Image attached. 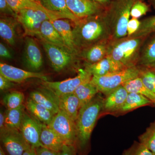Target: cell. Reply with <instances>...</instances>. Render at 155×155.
<instances>
[{
  "instance_id": "obj_10",
  "label": "cell",
  "mask_w": 155,
  "mask_h": 155,
  "mask_svg": "<svg viewBox=\"0 0 155 155\" xmlns=\"http://www.w3.org/2000/svg\"><path fill=\"white\" fill-rule=\"evenodd\" d=\"M0 132L1 141L10 155H22L31 147L19 130L5 128Z\"/></svg>"
},
{
  "instance_id": "obj_11",
  "label": "cell",
  "mask_w": 155,
  "mask_h": 155,
  "mask_svg": "<svg viewBox=\"0 0 155 155\" xmlns=\"http://www.w3.org/2000/svg\"><path fill=\"white\" fill-rule=\"evenodd\" d=\"M42 123L24 112L19 131L32 147H43L40 140Z\"/></svg>"
},
{
  "instance_id": "obj_16",
  "label": "cell",
  "mask_w": 155,
  "mask_h": 155,
  "mask_svg": "<svg viewBox=\"0 0 155 155\" xmlns=\"http://www.w3.org/2000/svg\"><path fill=\"white\" fill-rule=\"evenodd\" d=\"M128 92L123 85H121L106 95L104 99L103 110L116 112L120 110L125 102Z\"/></svg>"
},
{
  "instance_id": "obj_21",
  "label": "cell",
  "mask_w": 155,
  "mask_h": 155,
  "mask_svg": "<svg viewBox=\"0 0 155 155\" xmlns=\"http://www.w3.org/2000/svg\"><path fill=\"white\" fill-rule=\"evenodd\" d=\"M40 140L43 146L57 153H60L66 144L54 130L42 123Z\"/></svg>"
},
{
  "instance_id": "obj_49",
  "label": "cell",
  "mask_w": 155,
  "mask_h": 155,
  "mask_svg": "<svg viewBox=\"0 0 155 155\" xmlns=\"http://www.w3.org/2000/svg\"><path fill=\"white\" fill-rule=\"evenodd\" d=\"M153 72L155 73V65L154 66H153Z\"/></svg>"
},
{
  "instance_id": "obj_19",
  "label": "cell",
  "mask_w": 155,
  "mask_h": 155,
  "mask_svg": "<svg viewBox=\"0 0 155 155\" xmlns=\"http://www.w3.org/2000/svg\"><path fill=\"white\" fill-rule=\"evenodd\" d=\"M37 37L41 41H44L70 50L66 45L61 35L55 28L50 19L45 20L43 22Z\"/></svg>"
},
{
  "instance_id": "obj_2",
  "label": "cell",
  "mask_w": 155,
  "mask_h": 155,
  "mask_svg": "<svg viewBox=\"0 0 155 155\" xmlns=\"http://www.w3.org/2000/svg\"><path fill=\"white\" fill-rule=\"evenodd\" d=\"M104 99L97 94L90 102L81 107L76 119L77 142L81 149L86 146L100 112L103 110Z\"/></svg>"
},
{
  "instance_id": "obj_35",
  "label": "cell",
  "mask_w": 155,
  "mask_h": 155,
  "mask_svg": "<svg viewBox=\"0 0 155 155\" xmlns=\"http://www.w3.org/2000/svg\"><path fill=\"white\" fill-rule=\"evenodd\" d=\"M122 155H154L140 142H134L129 148L123 151Z\"/></svg>"
},
{
  "instance_id": "obj_36",
  "label": "cell",
  "mask_w": 155,
  "mask_h": 155,
  "mask_svg": "<svg viewBox=\"0 0 155 155\" xmlns=\"http://www.w3.org/2000/svg\"><path fill=\"white\" fill-rule=\"evenodd\" d=\"M149 10L148 6L141 0H137L130 11V16L132 18H138L145 15Z\"/></svg>"
},
{
  "instance_id": "obj_26",
  "label": "cell",
  "mask_w": 155,
  "mask_h": 155,
  "mask_svg": "<svg viewBox=\"0 0 155 155\" xmlns=\"http://www.w3.org/2000/svg\"><path fill=\"white\" fill-rule=\"evenodd\" d=\"M11 8L17 14L22 9L31 8L37 9L44 11L49 15L54 20L58 19H63L64 17L60 14L51 12L45 9L41 4L35 2L31 0H7Z\"/></svg>"
},
{
  "instance_id": "obj_4",
  "label": "cell",
  "mask_w": 155,
  "mask_h": 155,
  "mask_svg": "<svg viewBox=\"0 0 155 155\" xmlns=\"http://www.w3.org/2000/svg\"><path fill=\"white\" fill-rule=\"evenodd\" d=\"M137 0H115L112 2L106 14L110 29L111 41L127 37V25L130 20V11Z\"/></svg>"
},
{
  "instance_id": "obj_20",
  "label": "cell",
  "mask_w": 155,
  "mask_h": 155,
  "mask_svg": "<svg viewBox=\"0 0 155 155\" xmlns=\"http://www.w3.org/2000/svg\"><path fill=\"white\" fill-rule=\"evenodd\" d=\"M70 19H58L51 20L55 28L61 35L66 45L72 53L79 56V52L75 47L73 38V28Z\"/></svg>"
},
{
  "instance_id": "obj_22",
  "label": "cell",
  "mask_w": 155,
  "mask_h": 155,
  "mask_svg": "<svg viewBox=\"0 0 155 155\" xmlns=\"http://www.w3.org/2000/svg\"><path fill=\"white\" fill-rule=\"evenodd\" d=\"M59 99L60 110L63 111L76 121L80 109V101L76 95L73 93L61 96Z\"/></svg>"
},
{
  "instance_id": "obj_14",
  "label": "cell",
  "mask_w": 155,
  "mask_h": 155,
  "mask_svg": "<svg viewBox=\"0 0 155 155\" xmlns=\"http://www.w3.org/2000/svg\"><path fill=\"white\" fill-rule=\"evenodd\" d=\"M0 75L16 83H20L31 78H38L43 81H48L47 77L43 73L26 71L2 63L0 64Z\"/></svg>"
},
{
  "instance_id": "obj_47",
  "label": "cell",
  "mask_w": 155,
  "mask_h": 155,
  "mask_svg": "<svg viewBox=\"0 0 155 155\" xmlns=\"http://www.w3.org/2000/svg\"><path fill=\"white\" fill-rule=\"evenodd\" d=\"M31 1H33V2H35L39 3L40 4V0H31Z\"/></svg>"
},
{
  "instance_id": "obj_32",
  "label": "cell",
  "mask_w": 155,
  "mask_h": 155,
  "mask_svg": "<svg viewBox=\"0 0 155 155\" xmlns=\"http://www.w3.org/2000/svg\"><path fill=\"white\" fill-rule=\"evenodd\" d=\"M155 32V16L148 17L142 20L138 30L132 36L127 38H146Z\"/></svg>"
},
{
  "instance_id": "obj_17",
  "label": "cell",
  "mask_w": 155,
  "mask_h": 155,
  "mask_svg": "<svg viewBox=\"0 0 155 155\" xmlns=\"http://www.w3.org/2000/svg\"><path fill=\"white\" fill-rule=\"evenodd\" d=\"M110 41L99 43L81 50L79 57L85 61L86 64H93L101 61L107 55Z\"/></svg>"
},
{
  "instance_id": "obj_18",
  "label": "cell",
  "mask_w": 155,
  "mask_h": 155,
  "mask_svg": "<svg viewBox=\"0 0 155 155\" xmlns=\"http://www.w3.org/2000/svg\"><path fill=\"white\" fill-rule=\"evenodd\" d=\"M85 69L92 76H102L125 69L119 66L110 56L107 55L97 63L85 64Z\"/></svg>"
},
{
  "instance_id": "obj_40",
  "label": "cell",
  "mask_w": 155,
  "mask_h": 155,
  "mask_svg": "<svg viewBox=\"0 0 155 155\" xmlns=\"http://www.w3.org/2000/svg\"><path fill=\"white\" fill-rule=\"evenodd\" d=\"M0 56L1 58L5 59H12V55L8 48L4 44L0 43Z\"/></svg>"
},
{
  "instance_id": "obj_13",
  "label": "cell",
  "mask_w": 155,
  "mask_h": 155,
  "mask_svg": "<svg viewBox=\"0 0 155 155\" xmlns=\"http://www.w3.org/2000/svg\"><path fill=\"white\" fill-rule=\"evenodd\" d=\"M23 54L24 63L31 71L36 72L41 68L43 63L41 51L31 37L27 36L25 38Z\"/></svg>"
},
{
  "instance_id": "obj_27",
  "label": "cell",
  "mask_w": 155,
  "mask_h": 155,
  "mask_svg": "<svg viewBox=\"0 0 155 155\" xmlns=\"http://www.w3.org/2000/svg\"><path fill=\"white\" fill-rule=\"evenodd\" d=\"M99 92L96 86L91 82L86 81L79 85L74 93L79 100L80 108L90 102Z\"/></svg>"
},
{
  "instance_id": "obj_5",
  "label": "cell",
  "mask_w": 155,
  "mask_h": 155,
  "mask_svg": "<svg viewBox=\"0 0 155 155\" xmlns=\"http://www.w3.org/2000/svg\"><path fill=\"white\" fill-rule=\"evenodd\" d=\"M140 71V69L134 66L102 76H92L91 81L100 92L107 95L128 81L139 76Z\"/></svg>"
},
{
  "instance_id": "obj_15",
  "label": "cell",
  "mask_w": 155,
  "mask_h": 155,
  "mask_svg": "<svg viewBox=\"0 0 155 155\" xmlns=\"http://www.w3.org/2000/svg\"><path fill=\"white\" fill-rule=\"evenodd\" d=\"M29 97L35 102L48 109L54 114H58L60 111L59 97L44 86L43 88L31 92Z\"/></svg>"
},
{
  "instance_id": "obj_31",
  "label": "cell",
  "mask_w": 155,
  "mask_h": 155,
  "mask_svg": "<svg viewBox=\"0 0 155 155\" xmlns=\"http://www.w3.org/2000/svg\"><path fill=\"white\" fill-rule=\"evenodd\" d=\"M138 63L147 67H153L155 65V36L145 46L140 55Z\"/></svg>"
},
{
  "instance_id": "obj_28",
  "label": "cell",
  "mask_w": 155,
  "mask_h": 155,
  "mask_svg": "<svg viewBox=\"0 0 155 155\" xmlns=\"http://www.w3.org/2000/svg\"><path fill=\"white\" fill-rule=\"evenodd\" d=\"M23 105L16 109L7 110L5 113V127L8 129L19 130L25 112Z\"/></svg>"
},
{
  "instance_id": "obj_48",
  "label": "cell",
  "mask_w": 155,
  "mask_h": 155,
  "mask_svg": "<svg viewBox=\"0 0 155 155\" xmlns=\"http://www.w3.org/2000/svg\"><path fill=\"white\" fill-rule=\"evenodd\" d=\"M150 1L151 2L152 4H153V5L155 7V0H150Z\"/></svg>"
},
{
  "instance_id": "obj_45",
  "label": "cell",
  "mask_w": 155,
  "mask_h": 155,
  "mask_svg": "<svg viewBox=\"0 0 155 155\" xmlns=\"http://www.w3.org/2000/svg\"><path fill=\"white\" fill-rule=\"evenodd\" d=\"M22 155H36L35 148L31 147L27 150L25 151Z\"/></svg>"
},
{
  "instance_id": "obj_9",
  "label": "cell",
  "mask_w": 155,
  "mask_h": 155,
  "mask_svg": "<svg viewBox=\"0 0 155 155\" xmlns=\"http://www.w3.org/2000/svg\"><path fill=\"white\" fill-rule=\"evenodd\" d=\"M48 59L55 71L60 72L72 64L78 56L70 50L41 41Z\"/></svg>"
},
{
  "instance_id": "obj_7",
  "label": "cell",
  "mask_w": 155,
  "mask_h": 155,
  "mask_svg": "<svg viewBox=\"0 0 155 155\" xmlns=\"http://www.w3.org/2000/svg\"><path fill=\"white\" fill-rule=\"evenodd\" d=\"M48 126L57 133L66 144L75 146L77 138L76 122L63 111L60 110L55 114Z\"/></svg>"
},
{
  "instance_id": "obj_12",
  "label": "cell",
  "mask_w": 155,
  "mask_h": 155,
  "mask_svg": "<svg viewBox=\"0 0 155 155\" xmlns=\"http://www.w3.org/2000/svg\"><path fill=\"white\" fill-rule=\"evenodd\" d=\"M67 7L72 14L82 19L104 13L105 8L91 0H66Z\"/></svg>"
},
{
  "instance_id": "obj_38",
  "label": "cell",
  "mask_w": 155,
  "mask_h": 155,
  "mask_svg": "<svg viewBox=\"0 0 155 155\" xmlns=\"http://www.w3.org/2000/svg\"><path fill=\"white\" fill-rule=\"evenodd\" d=\"M141 21L138 19L132 18L128 21L127 25V37H129L133 35L138 30L140 26Z\"/></svg>"
},
{
  "instance_id": "obj_25",
  "label": "cell",
  "mask_w": 155,
  "mask_h": 155,
  "mask_svg": "<svg viewBox=\"0 0 155 155\" xmlns=\"http://www.w3.org/2000/svg\"><path fill=\"white\" fill-rule=\"evenodd\" d=\"M17 19L14 17L4 16L0 19V36L4 40L11 46L16 41V28Z\"/></svg>"
},
{
  "instance_id": "obj_23",
  "label": "cell",
  "mask_w": 155,
  "mask_h": 155,
  "mask_svg": "<svg viewBox=\"0 0 155 155\" xmlns=\"http://www.w3.org/2000/svg\"><path fill=\"white\" fill-rule=\"evenodd\" d=\"M40 4L48 11L62 15L74 22L80 19L75 17L67 7L66 0H40Z\"/></svg>"
},
{
  "instance_id": "obj_43",
  "label": "cell",
  "mask_w": 155,
  "mask_h": 155,
  "mask_svg": "<svg viewBox=\"0 0 155 155\" xmlns=\"http://www.w3.org/2000/svg\"><path fill=\"white\" fill-rule=\"evenodd\" d=\"M91 1L102 6L103 8L105 9L107 7L108 8L113 2L112 0H91Z\"/></svg>"
},
{
  "instance_id": "obj_29",
  "label": "cell",
  "mask_w": 155,
  "mask_h": 155,
  "mask_svg": "<svg viewBox=\"0 0 155 155\" xmlns=\"http://www.w3.org/2000/svg\"><path fill=\"white\" fill-rule=\"evenodd\" d=\"M122 85L128 93H135L142 95L155 104V94L145 86L140 76L128 81Z\"/></svg>"
},
{
  "instance_id": "obj_41",
  "label": "cell",
  "mask_w": 155,
  "mask_h": 155,
  "mask_svg": "<svg viewBox=\"0 0 155 155\" xmlns=\"http://www.w3.org/2000/svg\"><path fill=\"white\" fill-rule=\"evenodd\" d=\"M58 155H76L75 146L65 144Z\"/></svg>"
},
{
  "instance_id": "obj_24",
  "label": "cell",
  "mask_w": 155,
  "mask_h": 155,
  "mask_svg": "<svg viewBox=\"0 0 155 155\" xmlns=\"http://www.w3.org/2000/svg\"><path fill=\"white\" fill-rule=\"evenodd\" d=\"M26 108L34 118L45 125L51 123L55 114L44 106L38 104L30 98H28L26 104Z\"/></svg>"
},
{
  "instance_id": "obj_1",
  "label": "cell",
  "mask_w": 155,
  "mask_h": 155,
  "mask_svg": "<svg viewBox=\"0 0 155 155\" xmlns=\"http://www.w3.org/2000/svg\"><path fill=\"white\" fill-rule=\"evenodd\" d=\"M74 23L73 38L75 47L79 52L99 43L111 40L106 11L101 14L81 19Z\"/></svg>"
},
{
  "instance_id": "obj_50",
  "label": "cell",
  "mask_w": 155,
  "mask_h": 155,
  "mask_svg": "<svg viewBox=\"0 0 155 155\" xmlns=\"http://www.w3.org/2000/svg\"></svg>"
},
{
  "instance_id": "obj_34",
  "label": "cell",
  "mask_w": 155,
  "mask_h": 155,
  "mask_svg": "<svg viewBox=\"0 0 155 155\" xmlns=\"http://www.w3.org/2000/svg\"><path fill=\"white\" fill-rule=\"evenodd\" d=\"M139 140L155 155V122L139 137Z\"/></svg>"
},
{
  "instance_id": "obj_46",
  "label": "cell",
  "mask_w": 155,
  "mask_h": 155,
  "mask_svg": "<svg viewBox=\"0 0 155 155\" xmlns=\"http://www.w3.org/2000/svg\"><path fill=\"white\" fill-rule=\"evenodd\" d=\"M0 155H6L1 147H0Z\"/></svg>"
},
{
  "instance_id": "obj_6",
  "label": "cell",
  "mask_w": 155,
  "mask_h": 155,
  "mask_svg": "<svg viewBox=\"0 0 155 155\" xmlns=\"http://www.w3.org/2000/svg\"><path fill=\"white\" fill-rule=\"evenodd\" d=\"M18 22L21 24L27 36H38L43 22L48 19L54 20L44 11L31 8H25L17 14Z\"/></svg>"
},
{
  "instance_id": "obj_33",
  "label": "cell",
  "mask_w": 155,
  "mask_h": 155,
  "mask_svg": "<svg viewBox=\"0 0 155 155\" xmlns=\"http://www.w3.org/2000/svg\"><path fill=\"white\" fill-rule=\"evenodd\" d=\"M24 100V94L21 92L13 91L3 97L2 102L7 110L16 109L22 106Z\"/></svg>"
},
{
  "instance_id": "obj_3",
  "label": "cell",
  "mask_w": 155,
  "mask_h": 155,
  "mask_svg": "<svg viewBox=\"0 0 155 155\" xmlns=\"http://www.w3.org/2000/svg\"><path fill=\"white\" fill-rule=\"evenodd\" d=\"M143 38H127L110 41L107 55L123 69L136 66Z\"/></svg>"
},
{
  "instance_id": "obj_37",
  "label": "cell",
  "mask_w": 155,
  "mask_h": 155,
  "mask_svg": "<svg viewBox=\"0 0 155 155\" xmlns=\"http://www.w3.org/2000/svg\"><path fill=\"white\" fill-rule=\"evenodd\" d=\"M0 11L1 14L5 16L14 17H17V14L9 5L7 0H0Z\"/></svg>"
},
{
  "instance_id": "obj_42",
  "label": "cell",
  "mask_w": 155,
  "mask_h": 155,
  "mask_svg": "<svg viewBox=\"0 0 155 155\" xmlns=\"http://www.w3.org/2000/svg\"><path fill=\"white\" fill-rule=\"evenodd\" d=\"M35 150L36 155H58L59 153L43 147L36 148Z\"/></svg>"
},
{
  "instance_id": "obj_44",
  "label": "cell",
  "mask_w": 155,
  "mask_h": 155,
  "mask_svg": "<svg viewBox=\"0 0 155 155\" xmlns=\"http://www.w3.org/2000/svg\"><path fill=\"white\" fill-rule=\"evenodd\" d=\"M5 128V114L1 110L0 113V131H2Z\"/></svg>"
},
{
  "instance_id": "obj_30",
  "label": "cell",
  "mask_w": 155,
  "mask_h": 155,
  "mask_svg": "<svg viewBox=\"0 0 155 155\" xmlns=\"http://www.w3.org/2000/svg\"><path fill=\"white\" fill-rule=\"evenodd\" d=\"M152 103L150 100L142 95L135 93H128L125 102L119 112L124 113L132 110Z\"/></svg>"
},
{
  "instance_id": "obj_8",
  "label": "cell",
  "mask_w": 155,
  "mask_h": 155,
  "mask_svg": "<svg viewBox=\"0 0 155 155\" xmlns=\"http://www.w3.org/2000/svg\"><path fill=\"white\" fill-rule=\"evenodd\" d=\"M92 75L85 69L78 70L75 77L58 81H43V86L51 90L57 96L73 93L79 85L91 80Z\"/></svg>"
},
{
  "instance_id": "obj_39",
  "label": "cell",
  "mask_w": 155,
  "mask_h": 155,
  "mask_svg": "<svg viewBox=\"0 0 155 155\" xmlns=\"http://www.w3.org/2000/svg\"><path fill=\"white\" fill-rule=\"evenodd\" d=\"M15 85L14 82L9 80L5 76L0 75V90L1 91L6 90Z\"/></svg>"
}]
</instances>
